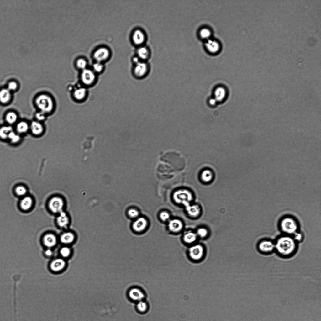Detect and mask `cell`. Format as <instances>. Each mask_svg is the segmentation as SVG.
<instances>
[{
	"label": "cell",
	"instance_id": "6da1fadb",
	"mask_svg": "<svg viewBox=\"0 0 321 321\" xmlns=\"http://www.w3.org/2000/svg\"><path fill=\"white\" fill-rule=\"evenodd\" d=\"M185 159L175 151H165L160 156L156 169L157 175L161 180H168L174 174L184 170L186 166Z\"/></svg>",
	"mask_w": 321,
	"mask_h": 321
},
{
	"label": "cell",
	"instance_id": "7a4b0ae2",
	"mask_svg": "<svg viewBox=\"0 0 321 321\" xmlns=\"http://www.w3.org/2000/svg\"><path fill=\"white\" fill-rule=\"evenodd\" d=\"M274 241L275 252L281 258H290L294 256L298 250V243L292 236L281 234Z\"/></svg>",
	"mask_w": 321,
	"mask_h": 321
},
{
	"label": "cell",
	"instance_id": "3957f363",
	"mask_svg": "<svg viewBox=\"0 0 321 321\" xmlns=\"http://www.w3.org/2000/svg\"><path fill=\"white\" fill-rule=\"evenodd\" d=\"M278 227L281 234L292 236L300 231V226L297 219L290 215L282 217L278 222Z\"/></svg>",
	"mask_w": 321,
	"mask_h": 321
},
{
	"label": "cell",
	"instance_id": "277c9868",
	"mask_svg": "<svg viewBox=\"0 0 321 321\" xmlns=\"http://www.w3.org/2000/svg\"><path fill=\"white\" fill-rule=\"evenodd\" d=\"M187 252L189 259L195 263L202 261L205 256V248L202 244L199 243H196L190 245Z\"/></svg>",
	"mask_w": 321,
	"mask_h": 321
},
{
	"label": "cell",
	"instance_id": "5b68a950",
	"mask_svg": "<svg viewBox=\"0 0 321 321\" xmlns=\"http://www.w3.org/2000/svg\"><path fill=\"white\" fill-rule=\"evenodd\" d=\"M35 103L40 111L46 114L50 113L54 108L52 99L45 94H41L38 96L35 99Z\"/></svg>",
	"mask_w": 321,
	"mask_h": 321
},
{
	"label": "cell",
	"instance_id": "8992f818",
	"mask_svg": "<svg viewBox=\"0 0 321 321\" xmlns=\"http://www.w3.org/2000/svg\"><path fill=\"white\" fill-rule=\"evenodd\" d=\"M173 200L176 204L185 208L192 203L193 197L192 194L188 192L178 191L174 194Z\"/></svg>",
	"mask_w": 321,
	"mask_h": 321
},
{
	"label": "cell",
	"instance_id": "52a82bcc",
	"mask_svg": "<svg viewBox=\"0 0 321 321\" xmlns=\"http://www.w3.org/2000/svg\"><path fill=\"white\" fill-rule=\"evenodd\" d=\"M257 248L258 252L261 254L270 255L275 252L274 240L268 238L262 239L258 242Z\"/></svg>",
	"mask_w": 321,
	"mask_h": 321
},
{
	"label": "cell",
	"instance_id": "ba28073f",
	"mask_svg": "<svg viewBox=\"0 0 321 321\" xmlns=\"http://www.w3.org/2000/svg\"><path fill=\"white\" fill-rule=\"evenodd\" d=\"M149 71V66L146 61H140L134 64L133 73L137 78H142L146 76Z\"/></svg>",
	"mask_w": 321,
	"mask_h": 321
},
{
	"label": "cell",
	"instance_id": "9c48e42d",
	"mask_svg": "<svg viewBox=\"0 0 321 321\" xmlns=\"http://www.w3.org/2000/svg\"><path fill=\"white\" fill-rule=\"evenodd\" d=\"M133 44L137 47L145 45L146 40V36L144 31L138 28L135 29L131 35Z\"/></svg>",
	"mask_w": 321,
	"mask_h": 321
},
{
	"label": "cell",
	"instance_id": "30bf717a",
	"mask_svg": "<svg viewBox=\"0 0 321 321\" xmlns=\"http://www.w3.org/2000/svg\"><path fill=\"white\" fill-rule=\"evenodd\" d=\"M81 79L84 85L88 86L92 85L96 80L95 72L89 69H85L82 70L81 75Z\"/></svg>",
	"mask_w": 321,
	"mask_h": 321
},
{
	"label": "cell",
	"instance_id": "8fae6325",
	"mask_svg": "<svg viewBox=\"0 0 321 321\" xmlns=\"http://www.w3.org/2000/svg\"><path fill=\"white\" fill-rule=\"evenodd\" d=\"M167 229L171 233L177 234L181 232L184 228V224L178 218H171L167 222Z\"/></svg>",
	"mask_w": 321,
	"mask_h": 321
},
{
	"label": "cell",
	"instance_id": "7c38bea8",
	"mask_svg": "<svg viewBox=\"0 0 321 321\" xmlns=\"http://www.w3.org/2000/svg\"><path fill=\"white\" fill-rule=\"evenodd\" d=\"M64 202L61 197H55L49 201L48 206L50 209L54 213H59L63 211Z\"/></svg>",
	"mask_w": 321,
	"mask_h": 321
},
{
	"label": "cell",
	"instance_id": "4fadbf2b",
	"mask_svg": "<svg viewBox=\"0 0 321 321\" xmlns=\"http://www.w3.org/2000/svg\"><path fill=\"white\" fill-rule=\"evenodd\" d=\"M148 225L147 219L144 217H139L135 219L132 224L133 230L136 233H139L144 231Z\"/></svg>",
	"mask_w": 321,
	"mask_h": 321
},
{
	"label": "cell",
	"instance_id": "5bb4252c",
	"mask_svg": "<svg viewBox=\"0 0 321 321\" xmlns=\"http://www.w3.org/2000/svg\"><path fill=\"white\" fill-rule=\"evenodd\" d=\"M185 208L188 216L192 218H198L202 213V208L198 203H192Z\"/></svg>",
	"mask_w": 321,
	"mask_h": 321
},
{
	"label": "cell",
	"instance_id": "9a60e30c",
	"mask_svg": "<svg viewBox=\"0 0 321 321\" xmlns=\"http://www.w3.org/2000/svg\"><path fill=\"white\" fill-rule=\"evenodd\" d=\"M110 54L108 49L105 47H101L95 51L93 57L97 62L102 63L108 59Z\"/></svg>",
	"mask_w": 321,
	"mask_h": 321
},
{
	"label": "cell",
	"instance_id": "2e32d148",
	"mask_svg": "<svg viewBox=\"0 0 321 321\" xmlns=\"http://www.w3.org/2000/svg\"><path fill=\"white\" fill-rule=\"evenodd\" d=\"M151 52L150 49L145 45L137 47L136 55L140 60L147 62L150 58Z\"/></svg>",
	"mask_w": 321,
	"mask_h": 321
},
{
	"label": "cell",
	"instance_id": "e0dca14e",
	"mask_svg": "<svg viewBox=\"0 0 321 321\" xmlns=\"http://www.w3.org/2000/svg\"><path fill=\"white\" fill-rule=\"evenodd\" d=\"M198 239L195 231L188 230L185 231L182 236L183 242L190 245L196 243Z\"/></svg>",
	"mask_w": 321,
	"mask_h": 321
},
{
	"label": "cell",
	"instance_id": "ac0fdd59",
	"mask_svg": "<svg viewBox=\"0 0 321 321\" xmlns=\"http://www.w3.org/2000/svg\"><path fill=\"white\" fill-rule=\"evenodd\" d=\"M130 299L138 302L142 300L145 297L143 292L140 289L137 287H134L130 289L128 293Z\"/></svg>",
	"mask_w": 321,
	"mask_h": 321
},
{
	"label": "cell",
	"instance_id": "d6986e66",
	"mask_svg": "<svg viewBox=\"0 0 321 321\" xmlns=\"http://www.w3.org/2000/svg\"><path fill=\"white\" fill-rule=\"evenodd\" d=\"M205 45L207 50L212 53L218 52L220 49V45L218 42L211 38L206 40Z\"/></svg>",
	"mask_w": 321,
	"mask_h": 321
},
{
	"label": "cell",
	"instance_id": "ffe728a7",
	"mask_svg": "<svg viewBox=\"0 0 321 321\" xmlns=\"http://www.w3.org/2000/svg\"><path fill=\"white\" fill-rule=\"evenodd\" d=\"M43 241L44 245L48 248L54 246L57 243V238L56 236L53 234L48 233L45 234L43 238Z\"/></svg>",
	"mask_w": 321,
	"mask_h": 321
},
{
	"label": "cell",
	"instance_id": "44dd1931",
	"mask_svg": "<svg viewBox=\"0 0 321 321\" xmlns=\"http://www.w3.org/2000/svg\"><path fill=\"white\" fill-rule=\"evenodd\" d=\"M66 265L65 261L61 258H57L54 260L50 265V267L52 271L58 272L63 270Z\"/></svg>",
	"mask_w": 321,
	"mask_h": 321
},
{
	"label": "cell",
	"instance_id": "7402d4cb",
	"mask_svg": "<svg viewBox=\"0 0 321 321\" xmlns=\"http://www.w3.org/2000/svg\"><path fill=\"white\" fill-rule=\"evenodd\" d=\"M213 173L212 171L209 169H206L203 171L200 175V178L201 181L205 183L211 182L213 180Z\"/></svg>",
	"mask_w": 321,
	"mask_h": 321
},
{
	"label": "cell",
	"instance_id": "603a6c76",
	"mask_svg": "<svg viewBox=\"0 0 321 321\" xmlns=\"http://www.w3.org/2000/svg\"><path fill=\"white\" fill-rule=\"evenodd\" d=\"M57 224L61 228H65L69 224V218L66 214L63 211L59 213L56 219Z\"/></svg>",
	"mask_w": 321,
	"mask_h": 321
},
{
	"label": "cell",
	"instance_id": "cb8c5ba5",
	"mask_svg": "<svg viewBox=\"0 0 321 321\" xmlns=\"http://www.w3.org/2000/svg\"><path fill=\"white\" fill-rule=\"evenodd\" d=\"M32 133L34 135H39L43 132L44 128L40 122L38 121H32L29 126Z\"/></svg>",
	"mask_w": 321,
	"mask_h": 321
},
{
	"label": "cell",
	"instance_id": "d4e9b609",
	"mask_svg": "<svg viewBox=\"0 0 321 321\" xmlns=\"http://www.w3.org/2000/svg\"><path fill=\"white\" fill-rule=\"evenodd\" d=\"M87 94V91L85 88L80 87L74 90L73 96L76 100L82 101L86 97Z\"/></svg>",
	"mask_w": 321,
	"mask_h": 321
},
{
	"label": "cell",
	"instance_id": "484cf974",
	"mask_svg": "<svg viewBox=\"0 0 321 321\" xmlns=\"http://www.w3.org/2000/svg\"><path fill=\"white\" fill-rule=\"evenodd\" d=\"M11 91L7 88H3L0 91V102L3 103L9 102L11 98Z\"/></svg>",
	"mask_w": 321,
	"mask_h": 321
},
{
	"label": "cell",
	"instance_id": "4316f807",
	"mask_svg": "<svg viewBox=\"0 0 321 321\" xmlns=\"http://www.w3.org/2000/svg\"><path fill=\"white\" fill-rule=\"evenodd\" d=\"M75 239L74 234L71 232H68L62 234L60 237L61 242L64 244H68L72 243Z\"/></svg>",
	"mask_w": 321,
	"mask_h": 321
},
{
	"label": "cell",
	"instance_id": "83f0119b",
	"mask_svg": "<svg viewBox=\"0 0 321 321\" xmlns=\"http://www.w3.org/2000/svg\"><path fill=\"white\" fill-rule=\"evenodd\" d=\"M33 204L32 198L29 196L24 197L20 202V206L22 209L27 210L30 209Z\"/></svg>",
	"mask_w": 321,
	"mask_h": 321
},
{
	"label": "cell",
	"instance_id": "f1b7e54d",
	"mask_svg": "<svg viewBox=\"0 0 321 321\" xmlns=\"http://www.w3.org/2000/svg\"><path fill=\"white\" fill-rule=\"evenodd\" d=\"M195 232L198 239H205L208 237L209 234L208 229L204 227H198Z\"/></svg>",
	"mask_w": 321,
	"mask_h": 321
},
{
	"label": "cell",
	"instance_id": "f546056e",
	"mask_svg": "<svg viewBox=\"0 0 321 321\" xmlns=\"http://www.w3.org/2000/svg\"><path fill=\"white\" fill-rule=\"evenodd\" d=\"M13 130L12 128L9 126L2 127L0 128V137L3 139L8 138L9 133Z\"/></svg>",
	"mask_w": 321,
	"mask_h": 321
},
{
	"label": "cell",
	"instance_id": "4dcf8cb0",
	"mask_svg": "<svg viewBox=\"0 0 321 321\" xmlns=\"http://www.w3.org/2000/svg\"><path fill=\"white\" fill-rule=\"evenodd\" d=\"M29 126L25 121H22L18 123L16 126V130L19 133H24L28 130Z\"/></svg>",
	"mask_w": 321,
	"mask_h": 321
},
{
	"label": "cell",
	"instance_id": "1f68e13d",
	"mask_svg": "<svg viewBox=\"0 0 321 321\" xmlns=\"http://www.w3.org/2000/svg\"><path fill=\"white\" fill-rule=\"evenodd\" d=\"M18 116L16 113L13 112H9L6 115L5 119L6 122L9 124H12L15 123L17 120Z\"/></svg>",
	"mask_w": 321,
	"mask_h": 321
},
{
	"label": "cell",
	"instance_id": "d6a6232c",
	"mask_svg": "<svg viewBox=\"0 0 321 321\" xmlns=\"http://www.w3.org/2000/svg\"><path fill=\"white\" fill-rule=\"evenodd\" d=\"M199 34L202 38L206 40L211 38V33L209 29L203 28L200 30Z\"/></svg>",
	"mask_w": 321,
	"mask_h": 321
},
{
	"label": "cell",
	"instance_id": "836d02e7",
	"mask_svg": "<svg viewBox=\"0 0 321 321\" xmlns=\"http://www.w3.org/2000/svg\"><path fill=\"white\" fill-rule=\"evenodd\" d=\"M148 305L147 303L143 300L138 302L136 305L137 310L140 313H145L148 309Z\"/></svg>",
	"mask_w": 321,
	"mask_h": 321
},
{
	"label": "cell",
	"instance_id": "e575fe53",
	"mask_svg": "<svg viewBox=\"0 0 321 321\" xmlns=\"http://www.w3.org/2000/svg\"><path fill=\"white\" fill-rule=\"evenodd\" d=\"M127 214L130 218L135 219L139 217L140 213L137 209L132 208L128 210Z\"/></svg>",
	"mask_w": 321,
	"mask_h": 321
},
{
	"label": "cell",
	"instance_id": "d590c367",
	"mask_svg": "<svg viewBox=\"0 0 321 321\" xmlns=\"http://www.w3.org/2000/svg\"><path fill=\"white\" fill-rule=\"evenodd\" d=\"M159 217L160 219L163 222H168L171 218L170 213L166 211H163L161 212Z\"/></svg>",
	"mask_w": 321,
	"mask_h": 321
},
{
	"label": "cell",
	"instance_id": "8d00e7d4",
	"mask_svg": "<svg viewBox=\"0 0 321 321\" xmlns=\"http://www.w3.org/2000/svg\"><path fill=\"white\" fill-rule=\"evenodd\" d=\"M225 94V91L223 88H218L215 92V96L216 99L218 100H221L224 98Z\"/></svg>",
	"mask_w": 321,
	"mask_h": 321
},
{
	"label": "cell",
	"instance_id": "74e56055",
	"mask_svg": "<svg viewBox=\"0 0 321 321\" xmlns=\"http://www.w3.org/2000/svg\"><path fill=\"white\" fill-rule=\"evenodd\" d=\"M8 138L9 139L11 142L13 143L18 142L20 139V136L16 134L13 130L9 133Z\"/></svg>",
	"mask_w": 321,
	"mask_h": 321
},
{
	"label": "cell",
	"instance_id": "f35d334b",
	"mask_svg": "<svg viewBox=\"0 0 321 321\" xmlns=\"http://www.w3.org/2000/svg\"><path fill=\"white\" fill-rule=\"evenodd\" d=\"M76 65L78 68L83 70L87 66V61L84 59H79L76 61Z\"/></svg>",
	"mask_w": 321,
	"mask_h": 321
},
{
	"label": "cell",
	"instance_id": "ab89813d",
	"mask_svg": "<svg viewBox=\"0 0 321 321\" xmlns=\"http://www.w3.org/2000/svg\"><path fill=\"white\" fill-rule=\"evenodd\" d=\"M71 252L70 248L66 246L62 247L60 250V254L64 257H68L70 255Z\"/></svg>",
	"mask_w": 321,
	"mask_h": 321
},
{
	"label": "cell",
	"instance_id": "60d3db41",
	"mask_svg": "<svg viewBox=\"0 0 321 321\" xmlns=\"http://www.w3.org/2000/svg\"><path fill=\"white\" fill-rule=\"evenodd\" d=\"M292 236L298 243L303 241L304 239V234L300 230L295 234Z\"/></svg>",
	"mask_w": 321,
	"mask_h": 321
},
{
	"label": "cell",
	"instance_id": "b9f144b4",
	"mask_svg": "<svg viewBox=\"0 0 321 321\" xmlns=\"http://www.w3.org/2000/svg\"><path fill=\"white\" fill-rule=\"evenodd\" d=\"M93 68L94 71L99 73L103 70V66L102 63L97 62L93 65Z\"/></svg>",
	"mask_w": 321,
	"mask_h": 321
},
{
	"label": "cell",
	"instance_id": "7bdbcfd3",
	"mask_svg": "<svg viewBox=\"0 0 321 321\" xmlns=\"http://www.w3.org/2000/svg\"><path fill=\"white\" fill-rule=\"evenodd\" d=\"M15 192L18 195L22 196L25 194L27 190L23 186H19L16 188Z\"/></svg>",
	"mask_w": 321,
	"mask_h": 321
},
{
	"label": "cell",
	"instance_id": "ee69618b",
	"mask_svg": "<svg viewBox=\"0 0 321 321\" xmlns=\"http://www.w3.org/2000/svg\"><path fill=\"white\" fill-rule=\"evenodd\" d=\"M35 117L37 121L39 122L45 120L46 118V116L45 114L39 111L35 113Z\"/></svg>",
	"mask_w": 321,
	"mask_h": 321
},
{
	"label": "cell",
	"instance_id": "f6af8a7d",
	"mask_svg": "<svg viewBox=\"0 0 321 321\" xmlns=\"http://www.w3.org/2000/svg\"><path fill=\"white\" fill-rule=\"evenodd\" d=\"M17 87V83L14 81H11L8 83L7 88L11 92L16 90Z\"/></svg>",
	"mask_w": 321,
	"mask_h": 321
},
{
	"label": "cell",
	"instance_id": "bcb514c9",
	"mask_svg": "<svg viewBox=\"0 0 321 321\" xmlns=\"http://www.w3.org/2000/svg\"><path fill=\"white\" fill-rule=\"evenodd\" d=\"M45 254L48 256H50L52 255V251L50 249H48L45 252Z\"/></svg>",
	"mask_w": 321,
	"mask_h": 321
},
{
	"label": "cell",
	"instance_id": "7dc6e473",
	"mask_svg": "<svg viewBox=\"0 0 321 321\" xmlns=\"http://www.w3.org/2000/svg\"><path fill=\"white\" fill-rule=\"evenodd\" d=\"M216 102V100L214 99H212L210 100V103L212 104H214Z\"/></svg>",
	"mask_w": 321,
	"mask_h": 321
}]
</instances>
